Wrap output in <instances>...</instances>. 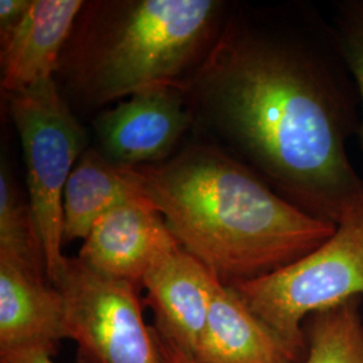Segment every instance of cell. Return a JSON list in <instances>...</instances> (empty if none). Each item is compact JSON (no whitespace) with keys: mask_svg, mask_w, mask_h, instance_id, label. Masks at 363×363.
Instances as JSON below:
<instances>
[{"mask_svg":"<svg viewBox=\"0 0 363 363\" xmlns=\"http://www.w3.org/2000/svg\"><path fill=\"white\" fill-rule=\"evenodd\" d=\"M220 130L313 217L337 225L363 208V181L346 152L357 116L331 66L247 31L220 39L196 77Z\"/></svg>","mask_w":363,"mask_h":363,"instance_id":"obj_1","label":"cell"},{"mask_svg":"<svg viewBox=\"0 0 363 363\" xmlns=\"http://www.w3.org/2000/svg\"><path fill=\"white\" fill-rule=\"evenodd\" d=\"M132 171L179 245L225 286L276 272L337 230L217 148L196 145Z\"/></svg>","mask_w":363,"mask_h":363,"instance_id":"obj_2","label":"cell"},{"mask_svg":"<svg viewBox=\"0 0 363 363\" xmlns=\"http://www.w3.org/2000/svg\"><path fill=\"white\" fill-rule=\"evenodd\" d=\"M78 55V82L91 103L124 100L175 78L213 33L220 1L132 0L104 4Z\"/></svg>","mask_w":363,"mask_h":363,"instance_id":"obj_3","label":"cell"},{"mask_svg":"<svg viewBox=\"0 0 363 363\" xmlns=\"http://www.w3.org/2000/svg\"><path fill=\"white\" fill-rule=\"evenodd\" d=\"M301 362L308 316L363 295V208L347 213L320 247L284 268L232 286Z\"/></svg>","mask_w":363,"mask_h":363,"instance_id":"obj_4","label":"cell"},{"mask_svg":"<svg viewBox=\"0 0 363 363\" xmlns=\"http://www.w3.org/2000/svg\"><path fill=\"white\" fill-rule=\"evenodd\" d=\"M10 96L27 171L28 203L45 252L46 273L55 286L64 271V193L85 152V130L60 94L54 77Z\"/></svg>","mask_w":363,"mask_h":363,"instance_id":"obj_5","label":"cell"},{"mask_svg":"<svg viewBox=\"0 0 363 363\" xmlns=\"http://www.w3.org/2000/svg\"><path fill=\"white\" fill-rule=\"evenodd\" d=\"M55 286L65 300V339L78 363H162L152 327L145 325L139 288L66 259Z\"/></svg>","mask_w":363,"mask_h":363,"instance_id":"obj_6","label":"cell"},{"mask_svg":"<svg viewBox=\"0 0 363 363\" xmlns=\"http://www.w3.org/2000/svg\"><path fill=\"white\" fill-rule=\"evenodd\" d=\"M189 124L178 84L152 85L96 120L97 151L118 167L150 166L169 155Z\"/></svg>","mask_w":363,"mask_h":363,"instance_id":"obj_7","label":"cell"},{"mask_svg":"<svg viewBox=\"0 0 363 363\" xmlns=\"http://www.w3.org/2000/svg\"><path fill=\"white\" fill-rule=\"evenodd\" d=\"M82 241L77 259L86 268L138 288L157 259L181 247L147 196L105 214Z\"/></svg>","mask_w":363,"mask_h":363,"instance_id":"obj_8","label":"cell"},{"mask_svg":"<svg viewBox=\"0 0 363 363\" xmlns=\"http://www.w3.org/2000/svg\"><path fill=\"white\" fill-rule=\"evenodd\" d=\"M218 279L179 247L162 256L145 273V303L155 315L156 334L194 357L208 323Z\"/></svg>","mask_w":363,"mask_h":363,"instance_id":"obj_9","label":"cell"},{"mask_svg":"<svg viewBox=\"0 0 363 363\" xmlns=\"http://www.w3.org/2000/svg\"><path fill=\"white\" fill-rule=\"evenodd\" d=\"M65 300L45 268L0 255V351L46 347L65 339Z\"/></svg>","mask_w":363,"mask_h":363,"instance_id":"obj_10","label":"cell"},{"mask_svg":"<svg viewBox=\"0 0 363 363\" xmlns=\"http://www.w3.org/2000/svg\"><path fill=\"white\" fill-rule=\"evenodd\" d=\"M84 7L79 0H33L26 16L1 40V88L9 94L52 78Z\"/></svg>","mask_w":363,"mask_h":363,"instance_id":"obj_11","label":"cell"},{"mask_svg":"<svg viewBox=\"0 0 363 363\" xmlns=\"http://www.w3.org/2000/svg\"><path fill=\"white\" fill-rule=\"evenodd\" d=\"M194 358L199 363H300L286 342L220 280Z\"/></svg>","mask_w":363,"mask_h":363,"instance_id":"obj_12","label":"cell"},{"mask_svg":"<svg viewBox=\"0 0 363 363\" xmlns=\"http://www.w3.org/2000/svg\"><path fill=\"white\" fill-rule=\"evenodd\" d=\"M143 196L132 169L115 166L97 148H86L66 183L64 244L85 240L105 214Z\"/></svg>","mask_w":363,"mask_h":363,"instance_id":"obj_13","label":"cell"},{"mask_svg":"<svg viewBox=\"0 0 363 363\" xmlns=\"http://www.w3.org/2000/svg\"><path fill=\"white\" fill-rule=\"evenodd\" d=\"M362 298L315 312L304 322L306 355L300 363H363Z\"/></svg>","mask_w":363,"mask_h":363,"instance_id":"obj_14","label":"cell"},{"mask_svg":"<svg viewBox=\"0 0 363 363\" xmlns=\"http://www.w3.org/2000/svg\"><path fill=\"white\" fill-rule=\"evenodd\" d=\"M0 255L46 269L45 252L33 210L4 162L0 169Z\"/></svg>","mask_w":363,"mask_h":363,"instance_id":"obj_15","label":"cell"},{"mask_svg":"<svg viewBox=\"0 0 363 363\" xmlns=\"http://www.w3.org/2000/svg\"><path fill=\"white\" fill-rule=\"evenodd\" d=\"M340 57L355 79L362 103V120L359 138L363 148V6H349L340 18L339 25Z\"/></svg>","mask_w":363,"mask_h":363,"instance_id":"obj_16","label":"cell"},{"mask_svg":"<svg viewBox=\"0 0 363 363\" xmlns=\"http://www.w3.org/2000/svg\"><path fill=\"white\" fill-rule=\"evenodd\" d=\"M31 1L33 0H0V38H6L22 22Z\"/></svg>","mask_w":363,"mask_h":363,"instance_id":"obj_17","label":"cell"},{"mask_svg":"<svg viewBox=\"0 0 363 363\" xmlns=\"http://www.w3.org/2000/svg\"><path fill=\"white\" fill-rule=\"evenodd\" d=\"M54 354L46 347H19L0 351V363H52Z\"/></svg>","mask_w":363,"mask_h":363,"instance_id":"obj_18","label":"cell"},{"mask_svg":"<svg viewBox=\"0 0 363 363\" xmlns=\"http://www.w3.org/2000/svg\"><path fill=\"white\" fill-rule=\"evenodd\" d=\"M154 330V327H152ZM155 334L156 345H157V350L160 355V362L162 363H199L195 359L193 355L182 351L181 349L175 347L174 345L169 343L167 340H164L163 337H159L154 330Z\"/></svg>","mask_w":363,"mask_h":363,"instance_id":"obj_19","label":"cell"}]
</instances>
